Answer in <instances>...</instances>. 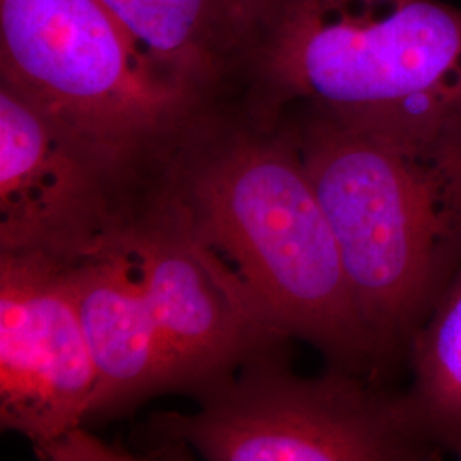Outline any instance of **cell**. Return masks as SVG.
<instances>
[{"label":"cell","mask_w":461,"mask_h":461,"mask_svg":"<svg viewBox=\"0 0 461 461\" xmlns=\"http://www.w3.org/2000/svg\"><path fill=\"white\" fill-rule=\"evenodd\" d=\"M139 207L178 230L270 333L378 376L289 116L262 122L230 96L209 103L140 166Z\"/></svg>","instance_id":"6da1fadb"},{"label":"cell","mask_w":461,"mask_h":461,"mask_svg":"<svg viewBox=\"0 0 461 461\" xmlns=\"http://www.w3.org/2000/svg\"><path fill=\"white\" fill-rule=\"evenodd\" d=\"M289 116L378 373L407 359L461 265V123Z\"/></svg>","instance_id":"7a4b0ae2"},{"label":"cell","mask_w":461,"mask_h":461,"mask_svg":"<svg viewBox=\"0 0 461 461\" xmlns=\"http://www.w3.org/2000/svg\"><path fill=\"white\" fill-rule=\"evenodd\" d=\"M230 98L276 122L461 123V9L443 0H265Z\"/></svg>","instance_id":"3957f363"},{"label":"cell","mask_w":461,"mask_h":461,"mask_svg":"<svg viewBox=\"0 0 461 461\" xmlns=\"http://www.w3.org/2000/svg\"><path fill=\"white\" fill-rule=\"evenodd\" d=\"M70 279L98 369L89 417L169 392L202 400L282 340L178 230L140 207L103 251L70 265Z\"/></svg>","instance_id":"277c9868"},{"label":"cell","mask_w":461,"mask_h":461,"mask_svg":"<svg viewBox=\"0 0 461 461\" xmlns=\"http://www.w3.org/2000/svg\"><path fill=\"white\" fill-rule=\"evenodd\" d=\"M0 83L133 165L212 103L149 66L99 0H0Z\"/></svg>","instance_id":"5b68a950"},{"label":"cell","mask_w":461,"mask_h":461,"mask_svg":"<svg viewBox=\"0 0 461 461\" xmlns=\"http://www.w3.org/2000/svg\"><path fill=\"white\" fill-rule=\"evenodd\" d=\"M149 441L212 461L436 460L445 451L405 393L335 369L299 378L270 354L200 400L194 415L163 413Z\"/></svg>","instance_id":"8992f818"},{"label":"cell","mask_w":461,"mask_h":461,"mask_svg":"<svg viewBox=\"0 0 461 461\" xmlns=\"http://www.w3.org/2000/svg\"><path fill=\"white\" fill-rule=\"evenodd\" d=\"M139 176L0 83V251L67 265L98 255L137 214Z\"/></svg>","instance_id":"52a82bcc"},{"label":"cell","mask_w":461,"mask_h":461,"mask_svg":"<svg viewBox=\"0 0 461 461\" xmlns=\"http://www.w3.org/2000/svg\"><path fill=\"white\" fill-rule=\"evenodd\" d=\"M98 383L70 265L0 251V424L47 458L104 455L83 432Z\"/></svg>","instance_id":"ba28073f"},{"label":"cell","mask_w":461,"mask_h":461,"mask_svg":"<svg viewBox=\"0 0 461 461\" xmlns=\"http://www.w3.org/2000/svg\"><path fill=\"white\" fill-rule=\"evenodd\" d=\"M149 66L205 101L224 98L265 0H99Z\"/></svg>","instance_id":"9c48e42d"},{"label":"cell","mask_w":461,"mask_h":461,"mask_svg":"<svg viewBox=\"0 0 461 461\" xmlns=\"http://www.w3.org/2000/svg\"><path fill=\"white\" fill-rule=\"evenodd\" d=\"M413 411L445 451L461 455V265L407 352Z\"/></svg>","instance_id":"30bf717a"}]
</instances>
